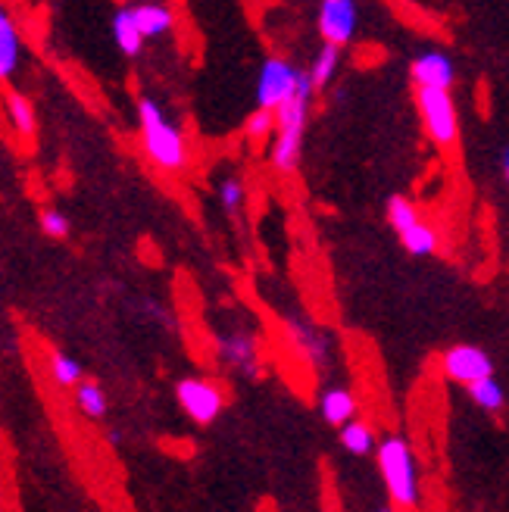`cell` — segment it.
<instances>
[{
    "mask_svg": "<svg viewBox=\"0 0 509 512\" xmlns=\"http://www.w3.org/2000/svg\"><path fill=\"white\" fill-rule=\"evenodd\" d=\"M410 75H413L416 88L450 91L456 82V63L450 60V54H444V50H422L410 66Z\"/></svg>",
    "mask_w": 509,
    "mask_h": 512,
    "instance_id": "30bf717a",
    "label": "cell"
},
{
    "mask_svg": "<svg viewBox=\"0 0 509 512\" xmlns=\"http://www.w3.org/2000/svg\"><path fill=\"white\" fill-rule=\"evenodd\" d=\"M50 375H54V381L63 384V388H79V384L85 381L79 360H72V356H66V353L50 356Z\"/></svg>",
    "mask_w": 509,
    "mask_h": 512,
    "instance_id": "603a6c76",
    "label": "cell"
},
{
    "mask_svg": "<svg viewBox=\"0 0 509 512\" xmlns=\"http://www.w3.org/2000/svg\"><path fill=\"white\" fill-rule=\"evenodd\" d=\"M41 232L47 235V238H66L69 235V219H66V213H60V210H54V207H47V210H41Z\"/></svg>",
    "mask_w": 509,
    "mask_h": 512,
    "instance_id": "d4e9b609",
    "label": "cell"
},
{
    "mask_svg": "<svg viewBox=\"0 0 509 512\" xmlns=\"http://www.w3.org/2000/svg\"><path fill=\"white\" fill-rule=\"evenodd\" d=\"M75 406H79L88 419H100L107 413V394L97 381H82L79 388H75Z\"/></svg>",
    "mask_w": 509,
    "mask_h": 512,
    "instance_id": "7402d4cb",
    "label": "cell"
},
{
    "mask_svg": "<svg viewBox=\"0 0 509 512\" xmlns=\"http://www.w3.org/2000/svg\"><path fill=\"white\" fill-rule=\"evenodd\" d=\"M338 66H341V50L332 47V44H322V47H319V54L313 57V63H310L307 72H310V79H313L316 88H325L328 82L335 79Z\"/></svg>",
    "mask_w": 509,
    "mask_h": 512,
    "instance_id": "d6986e66",
    "label": "cell"
},
{
    "mask_svg": "<svg viewBox=\"0 0 509 512\" xmlns=\"http://www.w3.org/2000/svg\"><path fill=\"white\" fill-rule=\"evenodd\" d=\"M4 107H7V116L13 122V128L19 135H35V128H38V119H35V107H32V100L25 97L22 91H7L4 97Z\"/></svg>",
    "mask_w": 509,
    "mask_h": 512,
    "instance_id": "2e32d148",
    "label": "cell"
},
{
    "mask_svg": "<svg viewBox=\"0 0 509 512\" xmlns=\"http://www.w3.org/2000/svg\"><path fill=\"white\" fill-rule=\"evenodd\" d=\"M319 35L325 44L332 47H347L356 38V25H360V10H356L353 0H322L319 4Z\"/></svg>",
    "mask_w": 509,
    "mask_h": 512,
    "instance_id": "ba28073f",
    "label": "cell"
},
{
    "mask_svg": "<svg viewBox=\"0 0 509 512\" xmlns=\"http://www.w3.org/2000/svg\"><path fill=\"white\" fill-rule=\"evenodd\" d=\"M300 72L303 69L291 66L282 57H269L260 66V75H257V110H266V113L282 110L288 100L297 94Z\"/></svg>",
    "mask_w": 509,
    "mask_h": 512,
    "instance_id": "5b68a950",
    "label": "cell"
},
{
    "mask_svg": "<svg viewBox=\"0 0 509 512\" xmlns=\"http://www.w3.org/2000/svg\"><path fill=\"white\" fill-rule=\"evenodd\" d=\"M378 472L385 478V488L391 497V506L397 509H419L422 503V478H419V463L410 441L391 434V438L378 441Z\"/></svg>",
    "mask_w": 509,
    "mask_h": 512,
    "instance_id": "3957f363",
    "label": "cell"
},
{
    "mask_svg": "<svg viewBox=\"0 0 509 512\" xmlns=\"http://www.w3.org/2000/svg\"><path fill=\"white\" fill-rule=\"evenodd\" d=\"M288 331H291V341L297 344V350L307 356V363H313L316 369H322L328 360H332V338H328V331H322L316 322L310 319H291L288 322Z\"/></svg>",
    "mask_w": 509,
    "mask_h": 512,
    "instance_id": "8fae6325",
    "label": "cell"
},
{
    "mask_svg": "<svg viewBox=\"0 0 509 512\" xmlns=\"http://www.w3.org/2000/svg\"><path fill=\"white\" fill-rule=\"evenodd\" d=\"M416 107H419V116H422L428 138L444 150L453 147L456 138H460V113H456L453 94L416 88Z\"/></svg>",
    "mask_w": 509,
    "mask_h": 512,
    "instance_id": "277c9868",
    "label": "cell"
},
{
    "mask_svg": "<svg viewBox=\"0 0 509 512\" xmlns=\"http://www.w3.org/2000/svg\"><path fill=\"white\" fill-rule=\"evenodd\" d=\"M313 79L310 72L303 69L300 72V85L297 94L288 100V104L275 113V138H272V150H269V160L278 172H294L300 163V153H303V132H307V122H310V100H313Z\"/></svg>",
    "mask_w": 509,
    "mask_h": 512,
    "instance_id": "7a4b0ae2",
    "label": "cell"
},
{
    "mask_svg": "<svg viewBox=\"0 0 509 512\" xmlns=\"http://www.w3.org/2000/svg\"><path fill=\"white\" fill-rule=\"evenodd\" d=\"M341 447H344L347 453H353V456H369V453H375V450H378V441H375L372 425L363 422V419H356V422L344 425V428H341Z\"/></svg>",
    "mask_w": 509,
    "mask_h": 512,
    "instance_id": "e0dca14e",
    "label": "cell"
},
{
    "mask_svg": "<svg viewBox=\"0 0 509 512\" xmlns=\"http://www.w3.org/2000/svg\"><path fill=\"white\" fill-rule=\"evenodd\" d=\"M247 135H250V138H266V135H275V113L253 110V116L247 119Z\"/></svg>",
    "mask_w": 509,
    "mask_h": 512,
    "instance_id": "484cf974",
    "label": "cell"
},
{
    "mask_svg": "<svg viewBox=\"0 0 509 512\" xmlns=\"http://www.w3.org/2000/svg\"><path fill=\"white\" fill-rule=\"evenodd\" d=\"M178 406L185 409V416L197 425H210L219 419L225 409V391L210 378H182L175 384Z\"/></svg>",
    "mask_w": 509,
    "mask_h": 512,
    "instance_id": "8992f818",
    "label": "cell"
},
{
    "mask_svg": "<svg viewBox=\"0 0 509 512\" xmlns=\"http://www.w3.org/2000/svg\"><path fill=\"white\" fill-rule=\"evenodd\" d=\"M400 244L410 250L413 256H431V253L438 250V232H435V225H428L422 219L419 225L410 228V232L400 235Z\"/></svg>",
    "mask_w": 509,
    "mask_h": 512,
    "instance_id": "ffe728a7",
    "label": "cell"
},
{
    "mask_svg": "<svg viewBox=\"0 0 509 512\" xmlns=\"http://www.w3.org/2000/svg\"><path fill=\"white\" fill-rule=\"evenodd\" d=\"M388 222L397 235H403V232H410L413 225L422 222V213L410 197H391L388 200Z\"/></svg>",
    "mask_w": 509,
    "mask_h": 512,
    "instance_id": "44dd1931",
    "label": "cell"
},
{
    "mask_svg": "<svg viewBox=\"0 0 509 512\" xmlns=\"http://www.w3.org/2000/svg\"><path fill=\"white\" fill-rule=\"evenodd\" d=\"M378 512H400V509H397V506H381Z\"/></svg>",
    "mask_w": 509,
    "mask_h": 512,
    "instance_id": "83f0119b",
    "label": "cell"
},
{
    "mask_svg": "<svg viewBox=\"0 0 509 512\" xmlns=\"http://www.w3.org/2000/svg\"><path fill=\"white\" fill-rule=\"evenodd\" d=\"M219 347V360L225 366H232L235 372L257 378L260 375V344L250 331H225L216 341Z\"/></svg>",
    "mask_w": 509,
    "mask_h": 512,
    "instance_id": "9c48e42d",
    "label": "cell"
},
{
    "mask_svg": "<svg viewBox=\"0 0 509 512\" xmlns=\"http://www.w3.org/2000/svg\"><path fill=\"white\" fill-rule=\"evenodd\" d=\"M132 13H135V22H138L144 41L166 35L175 25V13L166 4H138V7H132Z\"/></svg>",
    "mask_w": 509,
    "mask_h": 512,
    "instance_id": "9a60e30c",
    "label": "cell"
},
{
    "mask_svg": "<svg viewBox=\"0 0 509 512\" xmlns=\"http://www.w3.org/2000/svg\"><path fill=\"white\" fill-rule=\"evenodd\" d=\"M22 60V38L13 16L0 7V82H7L10 75L19 69Z\"/></svg>",
    "mask_w": 509,
    "mask_h": 512,
    "instance_id": "4fadbf2b",
    "label": "cell"
},
{
    "mask_svg": "<svg viewBox=\"0 0 509 512\" xmlns=\"http://www.w3.org/2000/svg\"><path fill=\"white\" fill-rule=\"evenodd\" d=\"M441 366L444 375L456 384H475V381H485L494 375V360L488 350H481L475 344H456L441 356Z\"/></svg>",
    "mask_w": 509,
    "mask_h": 512,
    "instance_id": "52a82bcc",
    "label": "cell"
},
{
    "mask_svg": "<svg viewBox=\"0 0 509 512\" xmlns=\"http://www.w3.org/2000/svg\"><path fill=\"white\" fill-rule=\"evenodd\" d=\"M113 41H116V47L122 50L125 57H138V54H141L144 35H141V29H138L132 7H122V10L113 13Z\"/></svg>",
    "mask_w": 509,
    "mask_h": 512,
    "instance_id": "5bb4252c",
    "label": "cell"
},
{
    "mask_svg": "<svg viewBox=\"0 0 509 512\" xmlns=\"http://www.w3.org/2000/svg\"><path fill=\"white\" fill-rule=\"evenodd\" d=\"M138 128H141V147L150 163L166 172H182L188 166V138L178 128L157 100L141 97L138 100Z\"/></svg>",
    "mask_w": 509,
    "mask_h": 512,
    "instance_id": "6da1fadb",
    "label": "cell"
},
{
    "mask_svg": "<svg viewBox=\"0 0 509 512\" xmlns=\"http://www.w3.org/2000/svg\"><path fill=\"white\" fill-rule=\"evenodd\" d=\"M500 172H503V182L509 185V147L500 153Z\"/></svg>",
    "mask_w": 509,
    "mask_h": 512,
    "instance_id": "4316f807",
    "label": "cell"
},
{
    "mask_svg": "<svg viewBox=\"0 0 509 512\" xmlns=\"http://www.w3.org/2000/svg\"><path fill=\"white\" fill-rule=\"evenodd\" d=\"M244 200H247V188H244V178L238 175H228L219 182V203L225 213H238L244 210Z\"/></svg>",
    "mask_w": 509,
    "mask_h": 512,
    "instance_id": "cb8c5ba5",
    "label": "cell"
},
{
    "mask_svg": "<svg viewBox=\"0 0 509 512\" xmlns=\"http://www.w3.org/2000/svg\"><path fill=\"white\" fill-rule=\"evenodd\" d=\"M319 409H322V419L328 425H338V428L360 419V403H356V394L350 388H341V384H332L328 391H322Z\"/></svg>",
    "mask_w": 509,
    "mask_h": 512,
    "instance_id": "7c38bea8",
    "label": "cell"
},
{
    "mask_svg": "<svg viewBox=\"0 0 509 512\" xmlns=\"http://www.w3.org/2000/svg\"><path fill=\"white\" fill-rule=\"evenodd\" d=\"M469 397L478 409H485V413H503V406H506V391H503V384L491 375L485 381H475L469 384Z\"/></svg>",
    "mask_w": 509,
    "mask_h": 512,
    "instance_id": "ac0fdd59",
    "label": "cell"
}]
</instances>
